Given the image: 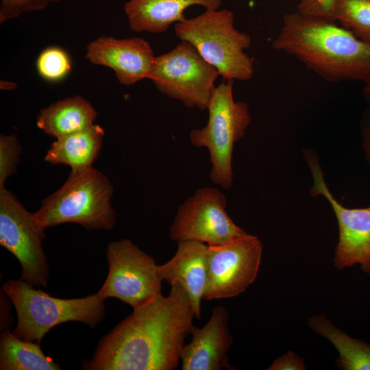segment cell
<instances>
[{"label":"cell","instance_id":"23","mask_svg":"<svg viewBox=\"0 0 370 370\" xmlns=\"http://www.w3.org/2000/svg\"><path fill=\"white\" fill-rule=\"evenodd\" d=\"M21 151L22 147L15 135H1L0 188H4L6 180L16 172Z\"/></svg>","mask_w":370,"mask_h":370},{"label":"cell","instance_id":"6","mask_svg":"<svg viewBox=\"0 0 370 370\" xmlns=\"http://www.w3.org/2000/svg\"><path fill=\"white\" fill-rule=\"evenodd\" d=\"M206 125L190 132L195 147H206L210 153V177L215 184L227 189L232 186V159L236 142L243 137L251 123L248 105L233 97V81L223 82L215 88L210 101Z\"/></svg>","mask_w":370,"mask_h":370},{"label":"cell","instance_id":"9","mask_svg":"<svg viewBox=\"0 0 370 370\" xmlns=\"http://www.w3.org/2000/svg\"><path fill=\"white\" fill-rule=\"evenodd\" d=\"M45 229L5 188H0V244L22 267L21 279L34 286L47 287L49 275L42 243Z\"/></svg>","mask_w":370,"mask_h":370},{"label":"cell","instance_id":"14","mask_svg":"<svg viewBox=\"0 0 370 370\" xmlns=\"http://www.w3.org/2000/svg\"><path fill=\"white\" fill-rule=\"evenodd\" d=\"M227 308L216 306L202 328L193 325L192 340L184 345L180 354L182 370L234 369L227 356L233 341Z\"/></svg>","mask_w":370,"mask_h":370},{"label":"cell","instance_id":"2","mask_svg":"<svg viewBox=\"0 0 370 370\" xmlns=\"http://www.w3.org/2000/svg\"><path fill=\"white\" fill-rule=\"evenodd\" d=\"M272 46L295 56L328 82H370V44L336 21L290 12Z\"/></svg>","mask_w":370,"mask_h":370},{"label":"cell","instance_id":"17","mask_svg":"<svg viewBox=\"0 0 370 370\" xmlns=\"http://www.w3.org/2000/svg\"><path fill=\"white\" fill-rule=\"evenodd\" d=\"M104 130L99 125L56 138L48 149L45 160L52 164H65L72 172L92 167L102 146Z\"/></svg>","mask_w":370,"mask_h":370},{"label":"cell","instance_id":"26","mask_svg":"<svg viewBox=\"0 0 370 370\" xmlns=\"http://www.w3.org/2000/svg\"><path fill=\"white\" fill-rule=\"evenodd\" d=\"M268 370H304V360L293 352L288 351L276 358Z\"/></svg>","mask_w":370,"mask_h":370},{"label":"cell","instance_id":"24","mask_svg":"<svg viewBox=\"0 0 370 370\" xmlns=\"http://www.w3.org/2000/svg\"><path fill=\"white\" fill-rule=\"evenodd\" d=\"M61 0H1L0 23L15 18L22 13L31 12L46 8Z\"/></svg>","mask_w":370,"mask_h":370},{"label":"cell","instance_id":"29","mask_svg":"<svg viewBox=\"0 0 370 370\" xmlns=\"http://www.w3.org/2000/svg\"><path fill=\"white\" fill-rule=\"evenodd\" d=\"M362 94L366 100L370 103V82L365 84Z\"/></svg>","mask_w":370,"mask_h":370},{"label":"cell","instance_id":"16","mask_svg":"<svg viewBox=\"0 0 370 370\" xmlns=\"http://www.w3.org/2000/svg\"><path fill=\"white\" fill-rule=\"evenodd\" d=\"M222 0H129L124 5L130 29L137 33H162L186 19L184 13L190 6L218 10Z\"/></svg>","mask_w":370,"mask_h":370},{"label":"cell","instance_id":"11","mask_svg":"<svg viewBox=\"0 0 370 370\" xmlns=\"http://www.w3.org/2000/svg\"><path fill=\"white\" fill-rule=\"evenodd\" d=\"M262 251L258 237L248 234L223 245L208 246L204 299L230 298L245 292L258 275Z\"/></svg>","mask_w":370,"mask_h":370},{"label":"cell","instance_id":"3","mask_svg":"<svg viewBox=\"0 0 370 370\" xmlns=\"http://www.w3.org/2000/svg\"><path fill=\"white\" fill-rule=\"evenodd\" d=\"M26 281L10 280L2 290L13 303L18 322L12 333L18 338L40 344L53 327L68 321L95 328L105 317V299L97 293L75 299H60Z\"/></svg>","mask_w":370,"mask_h":370},{"label":"cell","instance_id":"18","mask_svg":"<svg viewBox=\"0 0 370 370\" xmlns=\"http://www.w3.org/2000/svg\"><path fill=\"white\" fill-rule=\"evenodd\" d=\"M97 112L81 96L58 101L40 110L36 125L47 135L62 138L93 125Z\"/></svg>","mask_w":370,"mask_h":370},{"label":"cell","instance_id":"19","mask_svg":"<svg viewBox=\"0 0 370 370\" xmlns=\"http://www.w3.org/2000/svg\"><path fill=\"white\" fill-rule=\"evenodd\" d=\"M308 327L328 340L338 352L336 365L343 370H370V344L349 336L323 313L308 319Z\"/></svg>","mask_w":370,"mask_h":370},{"label":"cell","instance_id":"7","mask_svg":"<svg viewBox=\"0 0 370 370\" xmlns=\"http://www.w3.org/2000/svg\"><path fill=\"white\" fill-rule=\"evenodd\" d=\"M219 73L188 42L181 40L171 51L156 57L149 77L166 96L188 108H208Z\"/></svg>","mask_w":370,"mask_h":370},{"label":"cell","instance_id":"20","mask_svg":"<svg viewBox=\"0 0 370 370\" xmlns=\"http://www.w3.org/2000/svg\"><path fill=\"white\" fill-rule=\"evenodd\" d=\"M0 369L59 370L61 367L44 354L40 344L21 340L7 330L0 338Z\"/></svg>","mask_w":370,"mask_h":370},{"label":"cell","instance_id":"15","mask_svg":"<svg viewBox=\"0 0 370 370\" xmlns=\"http://www.w3.org/2000/svg\"><path fill=\"white\" fill-rule=\"evenodd\" d=\"M158 269L162 280L186 292L199 319L208 280V246L197 241L179 242L173 257Z\"/></svg>","mask_w":370,"mask_h":370},{"label":"cell","instance_id":"28","mask_svg":"<svg viewBox=\"0 0 370 370\" xmlns=\"http://www.w3.org/2000/svg\"><path fill=\"white\" fill-rule=\"evenodd\" d=\"M0 86L1 90H14L17 87V85L12 82L1 80Z\"/></svg>","mask_w":370,"mask_h":370},{"label":"cell","instance_id":"21","mask_svg":"<svg viewBox=\"0 0 370 370\" xmlns=\"http://www.w3.org/2000/svg\"><path fill=\"white\" fill-rule=\"evenodd\" d=\"M332 18L356 38L370 44V0H336Z\"/></svg>","mask_w":370,"mask_h":370},{"label":"cell","instance_id":"22","mask_svg":"<svg viewBox=\"0 0 370 370\" xmlns=\"http://www.w3.org/2000/svg\"><path fill=\"white\" fill-rule=\"evenodd\" d=\"M39 75L49 82L63 79L71 69L68 53L58 47H51L43 50L36 60Z\"/></svg>","mask_w":370,"mask_h":370},{"label":"cell","instance_id":"1","mask_svg":"<svg viewBox=\"0 0 370 370\" xmlns=\"http://www.w3.org/2000/svg\"><path fill=\"white\" fill-rule=\"evenodd\" d=\"M119 323L97 344L86 370H173L180 361L195 313L186 292L171 286Z\"/></svg>","mask_w":370,"mask_h":370},{"label":"cell","instance_id":"5","mask_svg":"<svg viewBox=\"0 0 370 370\" xmlns=\"http://www.w3.org/2000/svg\"><path fill=\"white\" fill-rule=\"evenodd\" d=\"M234 22L230 10H206L176 23L174 29L177 37L190 43L224 79L247 81L254 72V59L245 52L251 38L236 29Z\"/></svg>","mask_w":370,"mask_h":370},{"label":"cell","instance_id":"12","mask_svg":"<svg viewBox=\"0 0 370 370\" xmlns=\"http://www.w3.org/2000/svg\"><path fill=\"white\" fill-rule=\"evenodd\" d=\"M305 156L314 180L311 195L325 197L338 221L339 238L334 251V265L341 270L360 264L361 269L370 275V206L347 208L338 204L326 186L314 154L306 151Z\"/></svg>","mask_w":370,"mask_h":370},{"label":"cell","instance_id":"8","mask_svg":"<svg viewBox=\"0 0 370 370\" xmlns=\"http://www.w3.org/2000/svg\"><path fill=\"white\" fill-rule=\"evenodd\" d=\"M106 256L109 271L97 293L100 297L117 298L135 308L161 293L159 265L131 240L110 243Z\"/></svg>","mask_w":370,"mask_h":370},{"label":"cell","instance_id":"4","mask_svg":"<svg viewBox=\"0 0 370 370\" xmlns=\"http://www.w3.org/2000/svg\"><path fill=\"white\" fill-rule=\"evenodd\" d=\"M113 186L102 172L92 167L71 172L64 184L45 198L34 212L45 229L75 223L87 230H112L116 213L111 203Z\"/></svg>","mask_w":370,"mask_h":370},{"label":"cell","instance_id":"27","mask_svg":"<svg viewBox=\"0 0 370 370\" xmlns=\"http://www.w3.org/2000/svg\"><path fill=\"white\" fill-rule=\"evenodd\" d=\"M362 147L370 166V109L365 113L361 124Z\"/></svg>","mask_w":370,"mask_h":370},{"label":"cell","instance_id":"13","mask_svg":"<svg viewBox=\"0 0 370 370\" xmlns=\"http://www.w3.org/2000/svg\"><path fill=\"white\" fill-rule=\"evenodd\" d=\"M150 44L142 38L101 36L86 46V58L110 68L119 83L130 86L149 77L155 59Z\"/></svg>","mask_w":370,"mask_h":370},{"label":"cell","instance_id":"25","mask_svg":"<svg viewBox=\"0 0 370 370\" xmlns=\"http://www.w3.org/2000/svg\"><path fill=\"white\" fill-rule=\"evenodd\" d=\"M336 0H301L297 5L299 12L334 21L332 8Z\"/></svg>","mask_w":370,"mask_h":370},{"label":"cell","instance_id":"10","mask_svg":"<svg viewBox=\"0 0 370 370\" xmlns=\"http://www.w3.org/2000/svg\"><path fill=\"white\" fill-rule=\"evenodd\" d=\"M225 195L203 187L182 204L171 224L169 236L177 243L197 241L208 246L227 243L247 232L227 214Z\"/></svg>","mask_w":370,"mask_h":370}]
</instances>
